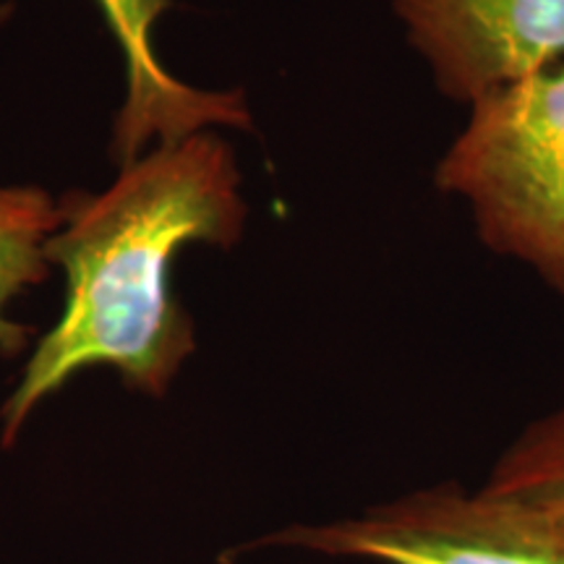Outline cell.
<instances>
[{"label": "cell", "instance_id": "5b68a950", "mask_svg": "<svg viewBox=\"0 0 564 564\" xmlns=\"http://www.w3.org/2000/svg\"><path fill=\"white\" fill-rule=\"evenodd\" d=\"M126 55L129 91L116 123V158L121 165L139 160L152 137L173 144L212 123L249 126V110L241 95L199 91L175 82L154 58L152 26L173 0H97Z\"/></svg>", "mask_w": 564, "mask_h": 564}, {"label": "cell", "instance_id": "52a82bcc", "mask_svg": "<svg viewBox=\"0 0 564 564\" xmlns=\"http://www.w3.org/2000/svg\"><path fill=\"white\" fill-rule=\"evenodd\" d=\"M484 489L541 514L564 533V411L528 429L502 455Z\"/></svg>", "mask_w": 564, "mask_h": 564}, {"label": "cell", "instance_id": "ba28073f", "mask_svg": "<svg viewBox=\"0 0 564 564\" xmlns=\"http://www.w3.org/2000/svg\"><path fill=\"white\" fill-rule=\"evenodd\" d=\"M9 13H11V6L9 3H0V24H3V21L9 19Z\"/></svg>", "mask_w": 564, "mask_h": 564}, {"label": "cell", "instance_id": "7a4b0ae2", "mask_svg": "<svg viewBox=\"0 0 564 564\" xmlns=\"http://www.w3.org/2000/svg\"><path fill=\"white\" fill-rule=\"evenodd\" d=\"M436 178L470 202L486 243L564 293V68L478 97Z\"/></svg>", "mask_w": 564, "mask_h": 564}, {"label": "cell", "instance_id": "3957f363", "mask_svg": "<svg viewBox=\"0 0 564 564\" xmlns=\"http://www.w3.org/2000/svg\"><path fill=\"white\" fill-rule=\"evenodd\" d=\"M373 564H564V533L491 491L457 484L408 494L350 520L262 541Z\"/></svg>", "mask_w": 564, "mask_h": 564}, {"label": "cell", "instance_id": "6da1fadb", "mask_svg": "<svg viewBox=\"0 0 564 564\" xmlns=\"http://www.w3.org/2000/svg\"><path fill=\"white\" fill-rule=\"evenodd\" d=\"M63 209L66 230L45 257L66 270V308L6 400V447L42 400L91 366H112L129 390L165 394L194 350L192 319L171 291L175 251L230 246L246 215L232 152L202 131L126 165L100 196H68Z\"/></svg>", "mask_w": 564, "mask_h": 564}, {"label": "cell", "instance_id": "277c9868", "mask_svg": "<svg viewBox=\"0 0 564 564\" xmlns=\"http://www.w3.org/2000/svg\"><path fill=\"white\" fill-rule=\"evenodd\" d=\"M394 13L457 100L541 74L564 53V0H394Z\"/></svg>", "mask_w": 564, "mask_h": 564}, {"label": "cell", "instance_id": "8992f818", "mask_svg": "<svg viewBox=\"0 0 564 564\" xmlns=\"http://www.w3.org/2000/svg\"><path fill=\"white\" fill-rule=\"evenodd\" d=\"M66 223V209L58 207L40 188L0 186V352L19 356L26 348L32 329L3 316V306L24 288L37 285L51 274L45 243Z\"/></svg>", "mask_w": 564, "mask_h": 564}]
</instances>
